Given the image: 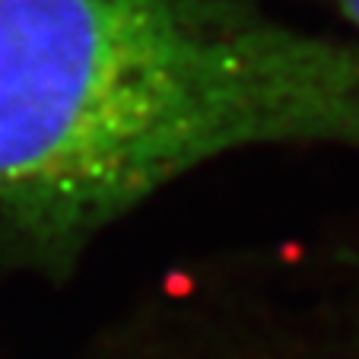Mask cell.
<instances>
[{
	"instance_id": "6da1fadb",
	"label": "cell",
	"mask_w": 359,
	"mask_h": 359,
	"mask_svg": "<svg viewBox=\"0 0 359 359\" xmlns=\"http://www.w3.org/2000/svg\"><path fill=\"white\" fill-rule=\"evenodd\" d=\"M359 153V39L261 0H0V271L76 277L99 238L213 159Z\"/></svg>"
},
{
	"instance_id": "7a4b0ae2",
	"label": "cell",
	"mask_w": 359,
	"mask_h": 359,
	"mask_svg": "<svg viewBox=\"0 0 359 359\" xmlns=\"http://www.w3.org/2000/svg\"><path fill=\"white\" fill-rule=\"evenodd\" d=\"M74 359H359V271L292 245H229L163 267Z\"/></svg>"
},
{
	"instance_id": "3957f363",
	"label": "cell",
	"mask_w": 359,
	"mask_h": 359,
	"mask_svg": "<svg viewBox=\"0 0 359 359\" xmlns=\"http://www.w3.org/2000/svg\"><path fill=\"white\" fill-rule=\"evenodd\" d=\"M334 10L346 20V26L353 29V35L359 39V0H327Z\"/></svg>"
},
{
	"instance_id": "277c9868",
	"label": "cell",
	"mask_w": 359,
	"mask_h": 359,
	"mask_svg": "<svg viewBox=\"0 0 359 359\" xmlns=\"http://www.w3.org/2000/svg\"><path fill=\"white\" fill-rule=\"evenodd\" d=\"M0 359H7V356H4V353H0Z\"/></svg>"
}]
</instances>
